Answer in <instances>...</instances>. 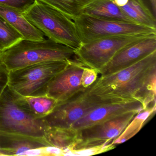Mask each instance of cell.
I'll list each match as a JSON object with an SVG mask.
<instances>
[{
    "mask_svg": "<svg viewBox=\"0 0 156 156\" xmlns=\"http://www.w3.org/2000/svg\"><path fill=\"white\" fill-rule=\"evenodd\" d=\"M156 51L136 63L105 76L90 87L91 94L117 101H139L156 107Z\"/></svg>",
    "mask_w": 156,
    "mask_h": 156,
    "instance_id": "obj_1",
    "label": "cell"
},
{
    "mask_svg": "<svg viewBox=\"0 0 156 156\" xmlns=\"http://www.w3.org/2000/svg\"><path fill=\"white\" fill-rule=\"evenodd\" d=\"M55 60H76L74 49L49 39L40 41L23 39L0 56V62L9 71Z\"/></svg>",
    "mask_w": 156,
    "mask_h": 156,
    "instance_id": "obj_2",
    "label": "cell"
},
{
    "mask_svg": "<svg viewBox=\"0 0 156 156\" xmlns=\"http://www.w3.org/2000/svg\"><path fill=\"white\" fill-rule=\"evenodd\" d=\"M23 14L50 40L74 50L82 44L74 22L47 3L35 0Z\"/></svg>",
    "mask_w": 156,
    "mask_h": 156,
    "instance_id": "obj_3",
    "label": "cell"
},
{
    "mask_svg": "<svg viewBox=\"0 0 156 156\" xmlns=\"http://www.w3.org/2000/svg\"><path fill=\"white\" fill-rule=\"evenodd\" d=\"M70 61H47L9 71L8 85L22 96L45 95L52 79Z\"/></svg>",
    "mask_w": 156,
    "mask_h": 156,
    "instance_id": "obj_4",
    "label": "cell"
},
{
    "mask_svg": "<svg viewBox=\"0 0 156 156\" xmlns=\"http://www.w3.org/2000/svg\"><path fill=\"white\" fill-rule=\"evenodd\" d=\"M47 127L20 104L7 85L0 95V131L44 138Z\"/></svg>",
    "mask_w": 156,
    "mask_h": 156,
    "instance_id": "obj_5",
    "label": "cell"
},
{
    "mask_svg": "<svg viewBox=\"0 0 156 156\" xmlns=\"http://www.w3.org/2000/svg\"><path fill=\"white\" fill-rule=\"evenodd\" d=\"M90 87L64 101L57 102L53 110L42 118L47 126L72 127L77 120L97 107L107 103L121 101L104 98L91 94Z\"/></svg>",
    "mask_w": 156,
    "mask_h": 156,
    "instance_id": "obj_6",
    "label": "cell"
},
{
    "mask_svg": "<svg viewBox=\"0 0 156 156\" xmlns=\"http://www.w3.org/2000/svg\"><path fill=\"white\" fill-rule=\"evenodd\" d=\"M73 21L82 44L110 36L156 34V29L154 28L132 23L98 19L84 14Z\"/></svg>",
    "mask_w": 156,
    "mask_h": 156,
    "instance_id": "obj_7",
    "label": "cell"
},
{
    "mask_svg": "<svg viewBox=\"0 0 156 156\" xmlns=\"http://www.w3.org/2000/svg\"><path fill=\"white\" fill-rule=\"evenodd\" d=\"M147 36L122 35L100 38L82 44L74 50L75 57L77 62L98 73L123 47Z\"/></svg>",
    "mask_w": 156,
    "mask_h": 156,
    "instance_id": "obj_8",
    "label": "cell"
},
{
    "mask_svg": "<svg viewBox=\"0 0 156 156\" xmlns=\"http://www.w3.org/2000/svg\"><path fill=\"white\" fill-rule=\"evenodd\" d=\"M139 112H127L78 130V140L72 150L99 146L111 142L121 134Z\"/></svg>",
    "mask_w": 156,
    "mask_h": 156,
    "instance_id": "obj_9",
    "label": "cell"
},
{
    "mask_svg": "<svg viewBox=\"0 0 156 156\" xmlns=\"http://www.w3.org/2000/svg\"><path fill=\"white\" fill-rule=\"evenodd\" d=\"M86 67L76 60L70 61L66 67L52 79L47 87L46 95L57 102H62L87 88L83 81Z\"/></svg>",
    "mask_w": 156,
    "mask_h": 156,
    "instance_id": "obj_10",
    "label": "cell"
},
{
    "mask_svg": "<svg viewBox=\"0 0 156 156\" xmlns=\"http://www.w3.org/2000/svg\"><path fill=\"white\" fill-rule=\"evenodd\" d=\"M156 51V34L148 35L119 50L98 72L105 76L127 68Z\"/></svg>",
    "mask_w": 156,
    "mask_h": 156,
    "instance_id": "obj_11",
    "label": "cell"
},
{
    "mask_svg": "<svg viewBox=\"0 0 156 156\" xmlns=\"http://www.w3.org/2000/svg\"><path fill=\"white\" fill-rule=\"evenodd\" d=\"M143 105L136 100L121 101L104 104L91 110L77 120L72 127L79 130L131 111L140 112Z\"/></svg>",
    "mask_w": 156,
    "mask_h": 156,
    "instance_id": "obj_12",
    "label": "cell"
},
{
    "mask_svg": "<svg viewBox=\"0 0 156 156\" xmlns=\"http://www.w3.org/2000/svg\"><path fill=\"white\" fill-rule=\"evenodd\" d=\"M48 146L43 138L0 131V156H23L29 151Z\"/></svg>",
    "mask_w": 156,
    "mask_h": 156,
    "instance_id": "obj_13",
    "label": "cell"
},
{
    "mask_svg": "<svg viewBox=\"0 0 156 156\" xmlns=\"http://www.w3.org/2000/svg\"><path fill=\"white\" fill-rule=\"evenodd\" d=\"M0 15L22 35L24 40L40 41L45 39L43 33L32 25L20 11L0 4Z\"/></svg>",
    "mask_w": 156,
    "mask_h": 156,
    "instance_id": "obj_14",
    "label": "cell"
},
{
    "mask_svg": "<svg viewBox=\"0 0 156 156\" xmlns=\"http://www.w3.org/2000/svg\"><path fill=\"white\" fill-rule=\"evenodd\" d=\"M83 14L98 19L134 23L113 0H96L85 9Z\"/></svg>",
    "mask_w": 156,
    "mask_h": 156,
    "instance_id": "obj_15",
    "label": "cell"
},
{
    "mask_svg": "<svg viewBox=\"0 0 156 156\" xmlns=\"http://www.w3.org/2000/svg\"><path fill=\"white\" fill-rule=\"evenodd\" d=\"M78 130L72 127H47L44 139L50 147L66 151V153L73 148L78 140Z\"/></svg>",
    "mask_w": 156,
    "mask_h": 156,
    "instance_id": "obj_16",
    "label": "cell"
},
{
    "mask_svg": "<svg viewBox=\"0 0 156 156\" xmlns=\"http://www.w3.org/2000/svg\"><path fill=\"white\" fill-rule=\"evenodd\" d=\"M17 99L21 105L37 118L41 119L49 114L57 104L53 98L44 95L22 96L16 93Z\"/></svg>",
    "mask_w": 156,
    "mask_h": 156,
    "instance_id": "obj_17",
    "label": "cell"
},
{
    "mask_svg": "<svg viewBox=\"0 0 156 156\" xmlns=\"http://www.w3.org/2000/svg\"><path fill=\"white\" fill-rule=\"evenodd\" d=\"M120 8L134 23L156 29V19L150 13L140 0H129L126 4Z\"/></svg>",
    "mask_w": 156,
    "mask_h": 156,
    "instance_id": "obj_18",
    "label": "cell"
},
{
    "mask_svg": "<svg viewBox=\"0 0 156 156\" xmlns=\"http://www.w3.org/2000/svg\"><path fill=\"white\" fill-rule=\"evenodd\" d=\"M60 11L74 20L82 15L85 9L96 0H41Z\"/></svg>",
    "mask_w": 156,
    "mask_h": 156,
    "instance_id": "obj_19",
    "label": "cell"
},
{
    "mask_svg": "<svg viewBox=\"0 0 156 156\" xmlns=\"http://www.w3.org/2000/svg\"><path fill=\"white\" fill-rule=\"evenodd\" d=\"M155 111L156 107H148L141 110L135 116L121 134L115 139L111 143L116 145L128 140L139 131L145 120Z\"/></svg>",
    "mask_w": 156,
    "mask_h": 156,
    "instance_id": "obj_20",
    "label": "cell"
},
{
    "mask_svg": "<svg viewBox=\"0 0 156 156\" xmlns=\"http://www.w3.org/2000/svg\"><path fill=\"white\" fill-rule=\"evenodd\" d=\"M23 39L22 35L0 15V50L3 52Z\"/></svg>",
    "mask_w": 156,
    "mask_h": 156,
    "instance_id": "obj_21",
    "label": "cell"
},
{
    "mask_svg": "<svg viewBox=\"0 0 156 156\" xmlns=\"http://www.w3.org/2000/svg\"><path fill=\"white\" fill-rule=\"evenodd\" d=\"M111 142L99 146L70 150L66 153V156H89L103 153L113 149L115 147V145H113Z\"/></svg>",
    "mask_w": 156,
    "mask_h": 156,
    "instance_id": "obj_22",
    "label": "cell"
},
{
    "mask_svg": "<svg viewBox=\"0 0 156 156\" xmlns=\"http://www.w3.org/2000/svg\"><path fill=\"white\" fill-rule=\"evenodd\" d=\"M35 1V0H0V4L17 9L23 13Z\"/></svg>",
    "mask_w": 156,
    "mask_h": 156,
    "instance_id": "obj_23",
    "label": "cell"
},
{
    "mask_svg": "<svg viewBox=\"0 0 156 156\" xmlns=\"http://www.w3.org/2000/svg\"><path fill=\"white\" fill-rule=\"evenodd\" d=\"M9 75V71L0 62V95L8 85Z\"/></svg>",
    "mask_w": 156,
    "mask_h": 156,
    "instance_id": "obj_24",
    "label": "cell"
},
{
    "mask_svg": "<svg viewBox=\"0 0 156 156\" xmlns=\"http://www.w3.org/2000/svg\"><path fill=\"white\" fill-rule=\"evenodd\" d=\"M150 13L156 19V0H140Z\"/></svg>",
    "mask_w": 156,
    "mask_h": 156,
    "instance_id": "obj_25",
    "label": "cell"
},
{
    "mask_svg": "<svg viewBox=\"0 0 156 156\" xmlns=\"http://www.w3.org/2000/svg\"><path fill=\"white\" fill-rule=\"evenodd\" d=\"M129 0H113L115 4L119 7L125 6Z\"/></svg>",
    "mask_w": 156,
    "mask_h": 156,
    "instance_id": "obj_26",
    "label": "cell"
},
{
    "mask_svg": "<svg viewBox=\"0 0 156 156\" xmlns=\"http://www.w3.org/2000/svg\"><path fill=\"white\" fill-rule=\"evenodd\" d=\"M2 52H3V51H2L1 50H0V56L2 54Z\"/></svg>",
    "mask_w": 156,
    "mask_h": 156,
    "instance_id": "obj_27",
    "label": "cell"
}]
</instances>
